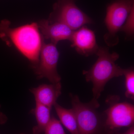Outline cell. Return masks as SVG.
Segmentation results:
<instances>
[{
	"instance_id": "obj_13",
	"label": "cell",
	"mask_w": 134,
	"mask_h": 134,
	"mask_svg": "<svg viewBox=\"0 0 134 134\" xmlns=\"http://www.w3.org/2000/svg\"><path fill=\"white\" fill-rule=\"evenodd\" d=\"M123 75L125 77L126 91L125 95L127 98L134 99V70L133 67L124 69Z\"/></svg>"
},
{
	"instance_id": "obj_1",
	"label": "cell",
	"mask_w": 134,
	"mask_h": 134,
	"mask_svg": "<svg viewBox=\"0 0 134 134\" xmlns=\"http://www.w3.org/2000/svg\"><path fill=\"white\" fill-rule=\"evenodd\" d=\"M7 19L0 23V38L9 46H13L31 63L33 69L38 64L43 40L37 23L15 28Z\"/></svg>"
},
{
	"instance_id": "obj_15",
	"label": "cell",
	"mask_w": 134,
	"mask_h": 134,
	"mask_svg": "<svg viewBox=\"0 0 134 134\" xmlns=\"http://www.w3.org/2000/svg\"><path fill=\"white\" fill-rule=\"evenodd\" d=\"M120 31L126 34L127 38L133 37L134 33V7L132 8Z\"/></svg>"
},
{
	"instance_id": "obj_7",
	"label": "cell",
	"mask_w": 134,
	"mask_h": 134,
	"mask_svg": "<svg viewBox=\"0 0 134 134\" xmlns=\"http://www.w3.org/2000/svg\"><path fill=\"white\" fill-rule=\"evenodd\" d=\"M59 56L56 45L43 43L38 64L34 69L38 78H46L52 83L60 82L61 77L57 70Z\"/></svg>"
},
{
	"instance_id": "obj_18",
	"label": "cell",
	"mask_w": 134,
	"mask_h": 134,
	"mask_svg": "<svg viewBox=\"0 0 134 134\" xmlns=\"http://www.w3.org/2000/svg\"><path fill=\"white\" fill-rule=\"evenodd\" d=\"M23 134V133H22V134Z\"/></svg>"
},
{
	"instance_id": "obj_4",
	"label": "cell",
	"mask_w": 134,
	"mask_h": 134,
	"mask_svg": "<svg viewBox=\"0 0 134 134\" xmlns=\"http://www.w3.org/2000/svg\"><path fill=\"white\" fill-rule=\"evenodd\" d=\"M133 7L134 0H116L107 7L105 19L107 32L104 38L108 46H114L119 43L117 34Z\"/></svg>"
},
{
	"instance_id": "obj_14",
	"label": "cell",
	"mask_w": 134,
	"mask_h": 134,
	"mask_svg": "<svg viewBox=\"0 0 134 134\" xmlns=\"http://www.w3.org/2000/svg\"><path fill=\"white\" fill-rule=\"evenodd\" d=\"M44 133V134H66L60 121L53 116L51 117L50 122Z\"/></svg>"
},
{
	"instance_id": "obj_6",
	"label": "cell",
	"mask_w": 134,
	"mask_h": 134,
	"mask_svg": "<svg viewBox=\"0 0 134 134\" xmlns=\"http://www.w3.org/2000/svg\"><path fill=\"white\" fill-rule=\"evenodd\" d=\"M118 96L107 99L109 107L104 112L108 129L114 133L123 127H130L134 124V106L127 102L119 103Z\"/></svg>"
},
{
	"instance_id": "obj_16",
	"label": "cell",
	"mask_w": 134,
	"mask_h": 134,
	"mask_svg": "<svg viewBox=\"0 0 134 134\" xmlns=\"http://www.w3.org/2000/svg\"><path fill=\"white\" fill-rule=\"evenodd\" d=\"M1 108V105H0ZM8 118L3 113L0 111V125H3L7 122Z\"/></svg>"
},
{
	"instance_id": "obj_10",
	"label": "cell",
	"mask_w": 134,
	"mask_h": 134,
	"mask_svg": "<svg viewBox=\"0 0 134 134\" xmlns=\"http://www.w3.org/2000/svg\"><path fill=\"white\" fill-rule=\"evenodd\" d=\"M61 90L60 82L51 84H43L30 90L34 96L36 104L43 105L51 108L61 94Z\"/></svg>"
},
{
	"instance_id": "obj_8",
	"label": "cell",
	"mask_w": 134,
	"mask_h": 134,
	"mask_svg": "<svg viewBox=\"0 0 134 134\" xmlns=\"http://www.w3.org/2000/svg\"><path fill=\"white\" fill-rule=\"evenodd\" d=\"M70 41L71 46L79 54L86 57L96 54L99 47L95 33L86 26L75 31Z\"/></svg>"
},
{
	"instance_id": "obj_9",
	"label": "cell",
	"mask_w": 134,
	"mask_h": 134,
	"mask_svg": "<svg viewBox=\"0 0 134 134\" xmlns=\"http://www.w3.org/2000/svg\"><path fill=\"white\" fill-rule=\"evenodd\" d=\"M43 37L50 40L51 43L57 45L61 40L70 41L75 31L62 23H50L48 20H41L37 23Z\"/></svg>"
},
{
	"instance_id": "obj_11",
	"label": "cell",
	"mask_w": 134,
	"mask_h": 134,
	"mask_svg": "<svg viewBox=\"0 0 134 134\" xmlns=\"http://www.w3.org/2000/svg\"><path fill=\"white\" fill-rule=\"evenodd\" d=\"M53 106L61 123L71 134H79L76 115L73 109H66L57 103Z\"/></svg>"
},
{
	"instance_id": "obj_3",
	"label": "cell",
	"mask_w": 134,
	"mask_h": 134,
	"mask_svg": "<svg viewBox=\"0 0 134 134\" xmlns=\"http://www.w3.org/2000/svg\"><path fill=\"white\" fill-rule=\"evenodd\" d=\"M72 108L76 115L79 134H115L108 129L104 112L97 110L100 106L97 99L93 98L83 103L77 95L70 93Z\"/></svg>"
},
{
	"instance_id": "obj_2",
	"label": "cell",
	"mask_w": 134,
	"mask_h": 134,
	"mask_svg": "<svg viewBox=\"0 0 134 134\" xmlns=\"http://www.w3.org/2000/svg\"><path fill=\"white\" fill-rule=\"evenodd\" d=\"M98 56L97 61L88 70L83 71L86 82L93 84V98L98 99L106 83L114 77L123 75L124 69L115 64L119 58L115 52L111 53L108 48L99 47L96 54Z\"/></svg>"
},
{
	"instance_id": "obj_12",
	"label": "cell",
	"mask_w": 134,
	"mask_h": 134,
	"mask_svg": "<svg viewBox=\"0 0 134 134\" xmlns=\"http://www.w3.org/2000/svg\"><path fill=\"white\" fill-rule=\"evenodd\" d=\"M51 109L43 105L36 104V107L31 111L35 115L37 121V125L32 129L33 134H41L44 133L51 120Z\"/></svg>"
},
{
	"instance_id": "obj_5",
	"label": "cell",
	"mask_w": 134,
	"mask_h": 134,
	"mask_svg": "<svg viewBox=\"0 0 134 134\" xmlns=\"http://www.w3.org/2000/svg\"><path fill=\"white\" fill-rule=\"evenodd\" d=\"M50 23L60 22L66 25L74 31L91 24L92 20L78 8L74 0H59L53 6V11L50 15Z\"/></svg>"
},
{
	"instance_id": "obj_17",
	"label": "cell",
	"mask_w": 134,
	"mask_h": 134,
	"mask_svg": "<svg viewBox=\"0 0 134 134\" xmlns=\"http://www.w3.org/2000/svg\"><path fill=\"white\" fill-rule=\"evenodd\" d=\"M115 134H134V125L129 127V128L124 133L118 132Z\"/></svg>"
}]
</instances>
